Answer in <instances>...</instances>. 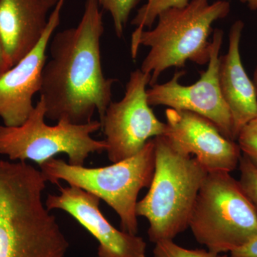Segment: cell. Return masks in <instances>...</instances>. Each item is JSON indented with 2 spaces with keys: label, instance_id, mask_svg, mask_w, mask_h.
Listing matches in <instances>:
<instances>
[{
  "label": "cell",
  "instance_id": "cell-1",
  "mask_svg": "<svg viewBox=\"0 0 257 257\" xmlns=\"http://www.w3.org/2000/svg\"><path fill=\"white\" fill-rule=\"evenodd\" d=\"M97 0H86L77 27L57 32L50 42L51 59L41 78L40 99L46 118L86 124L97 111L100 120L111 102L116 79L106 78L101 66L102 13Z\"/></svg>",
  "mask_w": 257,
  "mask_h": 257
},
{
  "label": "cell",
  "instance_id": "cell-13",
  "mask_svg": "<svg viewBox=\"0 0 257 257\" xmlns=\"http://www.w3.org/2000/svg\"><path fill=\"white\" fill-rule=\"evenodd\" d=\"M243 27L241 20L231 27L229 47L226 55L220 57L219 67V87L232 117L236 141L240 130L257 118L256 87L245 71L240 55Z\"/></svg>",
  "mask_w": 257,
  "mask_h": 257
},
{
  "label": "cell",
  "instance_id": "cell-16",
  "mask_svg": "<svg viewBox=\"0 0 257 257\" xmlns=\"http://www.w3.org/2000/svg\"><path fill=\"white\" fill-rule=\"evenodd\" d=\"M99 6L109 12L116 36L121 37L133 10L141 0H97Z\"/></svg>",
  "mask_w": 257,
  "mask_h": 257
},
{
  "label": "cell",
  "instance_id": "cell-21",
  "mask_svg": "<svg viewBox=\"0 0 257 257\" xmlns=\"http://www.w3.org/2000/svg\"><path fill=\"white\" fill-rule=\"evenodd\" d=\"M10 68L11 67L8 63V60H7L4 47H3V42H2L1 37H0V77Z\"/></svg>",
  "mask_w": 257,
  "mask_h": 257
},
{
  "label": "cell",
  "instance_id": "cell-11",
  "mask_svg": "<svg viewBox=\"0 0 257 257\" xmlns=\"http://www.w3.org/2000/svg\"><path fill=\"white\" fill-rule=\"evenodd\" d=\"M65 0H59L41 40L14 67L0 77V118L5 126H18L33 111V97L40 92L42 71L47 62V50L60 23Z\"/></svg>",
  "mask_w": 257,
  "mask_h": 257
},
{
  "label": "cell",
  "instance_id": "cell-9",
  "mask_svg": "<svg viewBox=\"0 0 257 257\" xmlns=\"http://www.w3.org/2000/svg\"><path fill=\"white\" fill-rule=\"evenodd\" d=\"M224 32L215 29L211 42L210 59L207 70L191 85H182L179 79L184 72H176L168 82L155 84L147 89L150 106H166L176 110L195 113L216 125L226 138L236 142L234 124L229 108L221 95L219 82V67Z\"/></svg>",
  "mask_w": 257,
  "mask_h": 257
},
{
  "label": "cell",
  "instance_id": "cell-6",
  "mask_svg": "<svg viewBox=\"0 0 257 257\" xmlns=\"http://www.w3.org/2000/svg\"><path fill=\"white\" fill-rule=\"evenodd\" d=\"M189 227L211 252H231L257 236V213L229 172H210L198 193Z\"/></svg>",
  "mask_w": 257,
  "mask_h": 257
},
{
  "label": "cell",
  "instance_id": "cell-18",
  "mask_svg": "<svg viewBox=\"0 0 257 257\" xmlns=\"http://www.w3.org/2000/svg\"><path fill=\"white\" fill-rule=\"evenodd\" d=\"M240 187L257 213V170L249 160L241 155L239 163Z\"/></svg>",
  "mask_w": 257,
  "mask_h": 257
},
{
  "label": "cell",
  "instance_id": "cell-2",
  "mask_svg": "<svg viewBox=\"0 0 257 257\" xmlns=\"http://www.w3.org/2000/svg\"><path fill=\"white\" fill-rule=\"evenodd\" d=\"M47 182L26 162L0 159V257H65L68 240L42 200Z\"/></svg>",
  "mask_w": 257,
  "mask_h": 257
},
{
  "label": "cell",
  "instance_id": "cell-19",
  "mask_svg": "<svg viewBox=\"0 0 257 257\" xmlns=\"http://www.w3.org/2000/svg\"><path fill=\"white\" fill-rule=\"evenodd\" d=\"M236 143L242 155L247 157L257 170V118L240 130Z\"/></svg>",
  "mask_w": 257,
  "mask_h": 257
},
{
  "label": "cell",
  "instance_id": "cell-5",
  "mask_svg": "<svg viewBox=\"0 0 257 257\" xmlns=\"http://www.w3.org/2000/svg\"><path fill=\"white\" fill-rule=\"evenodd\" d=\"M40 167L47 182L59 186L64 181L104 201L119 216L121 230L138 234L139 194L150 187L155 173L154 139L135 156L106 167L87 168L52 158Z\"/></svg>",
  "mask_w": 257,
  "mask_h": 257
},
{
  "label": "cell",
  "instance_id": "cell-20",
  "mask_svg": "<svg viewBox=\"0 0 257 257\" xmlns=\"http://www.w3.org/2000/svg\"><path fill=\"white\" fill-rule=\"evenodd\" d=\"M229 257H257V236L231 251Z\"/></svg>",
  "mask_w": 257,
  "mask_h": 257
},
{
  "label": "cell",
  "instance_id": "cell-8",
  "mask_svg": "<svg viewBox=\"0 0 257 257\" xmlns=\"http://www.w3.org/2000/svg\"><path fill=\"white\" fill-rule=\"evenodd\" d=\"M150 79L140 69L132 72L122 99L111 101L99 121L113 163L135 156L149 140L165 135L166 123L157 117L147 99Z\"/></svg>",
  "mask_w": 257,
  "mask_h": 257
},
{
  "label": "cell",
  "instance_id": "cell-23",
  "mask_svg": "<svg viewBox=\"0 0 257 257\" xmlns=\"http://www.w3.org/2000/svg\"><path fill=\"white\" fill-rule=\"evenodd\" d=\"M253 84H254L255 87H256L257 92V67L256 70L254 72V75H253Z\"/></svg>",
  "mask_w": 257,
  "mask_h": 257
},
{
  "label": "cell",
  "instance_id": "cell-4",
  "mask_svg": "<svg viewBox=\"0 0 257 257\" xmlns=\"http://www.w3.org/2000/svg\"><path fill=\"white\" fill-rule=\"evenodd\" d=\"M155 168L150 189L137 204L138 216L148 221V236L156 243L173 240L189 227L201 186L208 172L195 157L165 135L154 138Z\"/></svg>",
  "mask_w": 257,
  "mask_h": 257
},
{
  "label": "cell",
  "instance_id": "cell-15",
  "mask_svg": "<svg viewBox=\"0 0 257 257\" xmlns=\"http://www.w3.org/2000/svg\"><path fill=\"white\" fill-rule=\"evenodd\" d=\"M247 3L251 10L257 9V0H241ZM189 0H147L143 6L138 10L135 18L132 20V25L136 29L145 30V28H152L157 20L159 14L167 8L182 6L187 4Z\"/></svg>",
  "mask_w": 257,
  "mask_h": 257
},
{
  "label": "cell",
  "instance_id": "cell-22",
  "mask_svg": "<svg viewBox=\"0 0 257 257\" xmlns=\"http://www.w3.org/2000/svg\"><path fill=\"white\" fill-rule=\"evenodd\" d=\"M49 7V8H55V5L58 3L59 0H42Z\"/></svg>",
  "mask_w": 257,
  "mask_h": 257
},
{
  "label": "cell",
  "instance_id": "cell-10",
  "mask_svg": "<svg viewBox=\"0 0 257 257\" xmlns=\"http://www.w3.org/2000/svg\"><path fill=\"white\" fill-rule=\"evenodd\" d=\"M165 136L182 151L194 155L210 172H232L239 166L241 152L236 142L226 138L207 118L188 111L168 108Z\"/></svg>",
  "mask_w": 257,
  "mask_h": 257
},
{
  "label": "cell",
  "instance_id": "cell-3",
  "mask_svg": "<svg viewBox=\"0 0 257 257\" xmlns=\"http://www.w3.org/2000/svg\"><path fill=\"white\" fill-rule=\"evenodd\" d=\"M230 10L229 2L225 0L211 4L209 0H189L187 4L160 13L155 28L135 29L132 35V56L136 58L141 46L150 47L140 67L144 73L151 76L150 85L156 84L165 71L184 67L188 61L200 65L208 64L213 24L227 17Z\"/></svg>",
  "mask_w": 257,
  "mask_h": 257
},
{
  "label": "cell",
  "instance_id": "cell-17",
  "mask_svg": "<svg viewBox=\"0 0 257 257\" xmlns=\"http://www.w3.org/2000/svg\"><path fill=\"white\" fill-rule=\"evenodd\" d=\"M154 257H228L227 255L211 252L205 249H189L179 246L173 240L155 243Z\"/></svg>",
  "mask_w": 257,
  "mask_h": 257
},
{
  "label": "cell",
  "instance_id": "cell-14",
  "mask_svg": "<svg viewBox=\"0 0 257 257\" xmlns=\"http://www.w3.org/2000/svg\"><path fill=\"white\" fill-rule=\"evenodd\" d=\"M50 10L42 0H0V37L11 68L41 40Z\"/></svg>",
  "mask_w": 257,
  "mask_h": 257
},
{
  "label": "cell",
  "instance_id": "cell-12",
  "mask_svg": "<svg viewBox=\"0 0 257 257\" xmlns=\"http://www.w3.org/2000/svg\"><path fill=\"white\" fill-rule=\"evenodd\" d=\"M58 187L60 194L47 196V209L65 211L85 228L99 241L96 257H146L145 240L114 227L101 212L99 197L74 186Z\"/></svg>",
  "mask_w": 257,
  "mask_h": 257
},
{
  "label": "cell",
  "instance_id": "cell-7",
  "mask_svg": "<svg viewBox=\"0 0 257 257\" xmlns=\"http://www.w3.org/2000/svg\"><path fill=\"white\" fill-rule=\"evenodd\" d=\"M45 104L40 98L23 124L0 125V155L14 162L30 160L40 166L56 155L65 154L69 165L84 166L91 154L106 151L105 141L92 137L101 130L100 121L76 124L59 121L52 126L45 122Z\"/></svg>",
  "mask_w": 257,
  "mask_h": 257
}]
</instances>
